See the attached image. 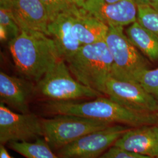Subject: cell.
Segmentation results:
<instances>
[{
  "instance_id": "1",
  "label": "cell",
  "mask_w": 158,
  "mask_h": 158,
  "mask_svg": "<svg viewBox=\"0 0 158 158\" xmlns=\"http://www.w3.org/2000/svg\"><path fill=\"white\" fill-rule=\"evenodd\" d=\"M46 111L53 115H72L132 128L157 125L155 113L131 110L109 98L99 97L87 102L48 100Z\"/></svg>"
},
{
  "instance_id": "2",
  "label": "cell",
  "mask_w": 158,
  "mask_h": 158,
  "mask_svg": "<svg viewBox=\"0 0 158 158\" xmlns=\"http://www.w3.org/2000/svg\"><path fill=\"white\" fill-rule=\"evenodd\" d=\"M8 47L19 73L36 83L62 59L52 38L38 32L21 31Z\"/></svg>"
},
{
  "instance_id": "3",
  "label": "cell",
  "mask_w": 158,
  "mask_h": 158,
  "mask_svg": "<svg viewBox=\"0 0 158 158\" xmlns=\"http://www.w3.org/2000/svg\"><path fill=\"white\" fill-rule=\"evenodd\" d=\"M65 61L75 79L100 93L111 76L113 57L105 40L81 46Z\"/></svg>"
},
{
  "instance_id": "4",
  "label": "cell",
  "mask_w": 158,
  "mask_h": 158,
  "mask_svg": "<svg viewBox=\"0 0 158 158\" xmlns=\"http://www.w3.org/2000/svg\"><path fill=\"white\" fill-rule=\"evenodd\" d=\"M64 61L60 59L36 83L35 93L52 101H73L104 96L74 79Z\"/></svg>"
},
{
  "instance_id": "5",
  "label": "cell",
  "mask_w": 158,
  "mask_h": 158,
  "mask_svg": "<svg viewBox=\"0 0 158 158\" xmlns=\"http://www.w3.org/2000/svg\"><path fill=\"white\" fill-rule=\"evenodd\" d=\"M42 124L44 138L55 151L83 136L113 125L72 115H55L53 118L42 119Z\"/></svg>"
},
{
  "instance_id": "6",
  "label": "cell",
  "mask_w": 158,
  "mask_h": 158,
  "mask_svg": "<svg viewBox=\"0 0 158 158\" xmlns=\"http://www.w3.org/2000/svg\"><path fill=\"white\" fill-rule=\"evenodd\" d=\"M105 41L113 57L111 77L132 81L136 74L147 69V62L124 33V27H109Z\"/></svg>"
},
{
  "instance_id": "7",
  "label": "cell",
  "mask_w": 158,
  "mask_h": 158,
  "mask_svg": "<svg viewBox=\"0 0 158 158\" xmlns=\"http://www.w3.org/2000/svg\"><path fill=\"white\" fill-rule=\"evenodd\" d=\"M130 127L112 125L90 133L56 151L62 158H98L130 130Z\"/></svg>"
},
{
  "instance_id": "8",
  "label": "cell",
  "mask_w": 158,
  "mask_h": 158,
  "mask_svg": "<svg viewBox=\"0 0 158 158\" xmlns=\"http://www.w3.org/2000/svg\"><path fill=\"white\" fill-rule=\"evenodd\" d=\"M44 138L42 119L32 113H16L0 102V143L31 142Z\"/></svg>"
},
{
  "instance_id": "9",
  "label": "cell",
  "mask_w": 158,
  "mask_h": 158,
  "mask_svg": "<svg viewBox=\"0 0 158 158\" xmlns=\"http://www.w3.org/2000/svg\"><path fill=\"white\" fill-rule=\"evenodd\" d=\"M101 93L114 102L131 110L147 113L158 110V101L135 81L109 77Z\"/></svg>"
},
{
  "instance_id": "10",
  "label": "cell",
  "mask_w": 158,
  "mask_h": 158,
  "mask_svg": "<svg viewBox=\"0 0 158 158\" xmlns=\"http://www.w3.org/2000/svg\"><path fill=\"white\" fill-rule=\"evenodd\" d=\"M81 8L108 27H124L137 21L138 7L133 0L113 3L104 0H86Z\"/></svg>"
},
{
  "instance_id": "11",
  "label": "cell",
  "mask_w": 158,
  "mask_h": 158,
  "mask_svg": "<svg viewBox=\"0 0 158 158\" xmlns=\"http://www.w3.org/2000/svg\"><path fill=\"white\" fill-rule=\"evenodd\" d=\"M11 11L21 31H31L49 36V17L40 0H12Z\"/></svg>"
},
{
  "instance_id": "12",
  "label": "cell",
  "mask_w": 158,
  "mask_h": 158,
  "mask_svg": "<svg viewBox=\"0 0 158 158\" xmlns=\"http://www.w3.org/2000/svg\"><path fill=\"white\" fill-rule=\"evenodd\" d=\"M35 93V86L25 78L0 73L1 102L20 113H29V102Z\"/></svg>"
},
{
  "instance_id": "13",
  "label": "cell",
  "mask_w": 158,
  "mask_h": 158,
  "mask_svg": "<svg viewBox=\"0 0 158 158\" xmlns=\"http://www.w3.org/2000/svg\"><path fill=\"white\" fill-rule=\"evenodd\" d=\"M113 146L155 158L158 156V125L131 128Z\"/></svg>"
},
{
  "instance_id": "14",
  "label": "cell",
  "mask_w": 158,
  "mask_h": 158,
  "mask_svg": "<svg viewBox=\"0 0 158 158\" xmlns=\"http://www.w3.org/2000/svg\"><path fill=\"white\" fill-rule=\"evenodd\" d=\"M75 7L73 6L68 11L60 14L48 25L49 36L54 40L60 57L64 60L73 56L82 46L72 31Z\"/></svg>"
},
{
  "instance_id": "15",
  "label": "cell",
  "mask_w": 158,
  "mask_h": 158,
  "mask_svg": "<svg viewBox=\"0 0 158 158\" xmlns=\"http://www.w3.org/2000/svg\"><path fill=\"white\" fill-rule=\"evenodd\" d=\"M109 27L81 8L74 9L72 31L81 45L105 40Z\"/></svg>"
},
{
  "instance_id": "16",
  "label": "cell",
  "mask_w": 158,
  "mask_h": 158,
  "mask_svg": "<svg viewBox=\"0 0 158 158\" xmlns=\"http://www.w3.org/2000/svg\"><path fill=\"white\" fill-rule=\"evenodd\" d=\"M125 34L132 44L152 61L158 60V36L136 21Z\"/></svg>"
},
{
  "instance_id": "17",
  "label": "cell",
  "mask_w": 158,
  "mask_h": 158,
  "mask_svg": "<svg viewBox=\"0 0 158 158\" xmlns=\"http://www.w3.org/2000/svg\"><path fill=\"white\" fill-rule=\"evenodd\" d=\"M9 147L27 158H62L54 153L44 138L34 142H12Z\"/></svg>"
},
{
  "instance_id": "18",
  "label": "cell",
  "mask_w": 158,
  "mask_h": 158,
  "mask_svg": "<svg viewBox=\"0 0 158 158\" xmlns=\"http://www.w3.org/2000/svg\"><path fill=\"white\" fill-rule=\"evenodd\" d=\"M133 81L139 83L147 92L158 101V68L145 69L136 74Z\"/></svg>"
},
{
  "instance_id": "19",
  "label": "cell",
  "mask_w": 158,
  "mask_h": 158,
  "mask_svg": "<svg viewBox=\"0 0 158 158\" xmlns=\"http://www.w3.org/2000/svg\"><path fill=\"white\" fill-rule=\"evenodd\" d=\"M137 7V22L158 36V10L151 6Z\"/></svg>"
},
{
  "instance_id": "20",
  "label": "cell",
  "mask_w": 158,
  "mask_h": 158,
  "mask_svg": "<svg viewBox=\"0 0 158 158\" xmlns=\"http://www.w3.org/2000/svg\"><path fill=\"white\" fill-rule=\"evenodd\" d=\"M0 25L6 28L9 36V40L17 37L21 31L14 19L11 10L0 8Z\"/></svg>"
},
{
  "instance_id": "21",
  "label": "cell",
  "mask_w": 158,
  "mask_h": 158,
  "mask_svg": "<svg viewBox=\"0 0 158 158\" xmlns=\"http://www.w3.org/2000/svg\"><path fill=\"white\" fill-rule=\"evenodd\" d=\"M45 6L48 13L49 21L54 19L59 15L68 11L73 6L68 0H40Z\"/></svg>"
},
{
  "instance_id": "22",
  "label": "cell",
  "mask_w": 158,
  "mask_h": 158,
  "mask_svg": "<svg viewBox=\"0 0 158 158\" xmlns=\"http://www.w3.org/2000/svg\"><path fill=\"white\" fill-rule=\"evenodd\" d=\"M98 158H152L112 146Z\"/></svg>"
},
{
  "instance_id": "23",
  "label": "cell",
  "mask_w": 158,
  "mask_h": 158,
  "mask_svg": "<svg viewBox=\"0 0 158 158\" xmlns=\"http://www.w3.org/2000/svg\"><path fill=\"white\" fill-rule=\"evenodd\" d=\"M0 40L1 42H9L10 40L8 34L6 30L2 25H0Z\"/></svg>"
},
{
  "instance_id": "24",
  "label": "cell",
  "mask_w": 158,
  "mask_h": 158,
  "mask_svg": "<svg viewBox=\"0 0 158 158\" xmlns=\"http://www.w3.org/2000/svg\"><path fill=\"white\" fill-rule=\"evenodd\" d=\"M0 158H13L10 155L4 145H0Z\"/></svg>"
},
{
  "instance_id": "25",
  "label": "cell",
  "mask_w": 158,
  "mask_h": 158,
  "mask_svg": "<svg viewBox=\"0 0 158 158\" xmlns=\"http://www.w3.org/2000/svg\"><path fill=\"white\" fill-rule=\"evenodd\" d=\"M72 6H77L78 8H82L85 4L86 0H68Z\"/></svg>"
},
{
  "instance_id": "26",
  "label": "cell",
  "mask_w": 158,
  "mask_h": 158,
  "mask_svg": "<svg viewBox=\"0 0 158 158\" xmlns=\"http://www.w3.org/2000/svg\"><path fill=\"white\" fill-rule=\"evenodd\" d=\"M137 6H151L150 0H133Z\"/></svg>"
},
{
  "instance_id": "27",
  "label": "cell",
  "mask_w": 158,
  "mask_h": 158,
  "mask_svg": "<svg viewBox=\"0 0 158 158\" xmlns=\"http://www.w3.org/2000/svg\"><path fill=\"white\" fill-rule=\"evenodd\" d=\"M151 6L158 11V0H150Z\"/></svg>"
},
{
  "instance_id": "28",
  "label": "cell",
  "mask_w": 158,
  "mask_h": 158,
  "mask_svg": "<svg viewBox=\"0 0 158 158\" xmlns=\"http://www.w3.org/2000/svg\"><path fill=\"white\" fill-rule=\"evenodd\" d=\"M106 2H109V3H113V2H118L120 0H104Z\"/></svg>"
},
{
  "instance_id": "29",
  "label": "cell",
  "mask_w": 158,
  "mask_h": 158,
  "mask_svg": "<svg viewBox=\"0 0 158 158\" xmlns=\"http://www.w3.org/2000/svg\"><path fill=\"white\" fill-rule=\"evenodd\" d=\"M155 115L156 116V118H157V125H158V110L155 113Z\"/></svg>"
},
{
  "instance_id": "30",
  "label": "cell",
  "mask_w": 158,
  "mask_h": 158,
  "mask_svg": "<svg viewBox=\"0 0 158 158\" xmlns=\"http://www.w3.org/2000/svg\"><path fill=\"white\" fill-rule=\"evenodd\" d=\"M158 158V156H157V157H156V158Z\"/></svg>"
}]
</instances>
